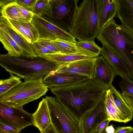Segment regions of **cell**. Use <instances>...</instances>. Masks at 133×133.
Segmentation results:
<instances>
[{
  "mask_svg": "<svg viewBox=\"0 0 133 133\" xmlns=\"http://www.w3.org/2000/svg\"><path fill=\"white\" fill-rule=\"evenodd\" d=\"M42 78L25 81L8 93L0 97V103L16 108L23 106L45 95L48 88Z\"/></svg>",
  "mask_w": 133,
  "mask_h": 133,
  "instance_id": "5b68a950",
  "label": "cell"
},
{
  "mask_svg": "<svg viewBox=\"0 0 133 133\" xmlns=\"http://www.w3.org/2000/svg\"><path fill=\"white\" fill-rule=\"evenodd\" d=\"M97 13L100 30L116 15V0H98Z\"/></svg>",
  "mask_w": 133,
  "mask_h": 133,
  "instance_id": "e0dca14e",
  "label": "cell"
},
{
  "mask_svg": "<svg viewBox=\"0 0 133 133\" xmlns=\"http://www.w3.org/2000/svg\"><path fill=\"white\" fill-rule=\"evenodd\" d=\"M31 22L38 31L39 39L52 41L58 39L74 42L77 41L69 32L59 28L42 16L34 14Z\"/></svg>",
  "mask_w": 133,
  "mask_h": 133,
  "instance_id": "ba28073f",
  "label": "cell"
},
{
  "mask_svg": "<svg viewBox=\"0 0 133 133\" xmlns=\"http://www.w3.org/2000/svg\"><path fill=\"white\" fill-rule=\"evenodd\" d=\"M96 57L61 64L54 72L87 76L93 77Z\"/></svg>",
  "mask_w": 133,
  "mask_h": 133,
  "instance_id": "30bf717a",
  "label": "cell"
},
{
  "mask_svg": "<svg viewBox=\"0 0 133 133\" xmlns=\"http://www.w3.org/2000/svg\"><path fill=\"white\" fill-rule=\"evenodd\" d=\"M102 44L100 54L110 65L117 75L121 77H129L128 69L124 62L120 57L110 48L107 45Z\"/></svg>",
  "mask_w": 133,
  "mask_h": 133,
  "instance_id": "2e32d148",
  "label": "cell"
},
{
  "mask_svg": "<svg viewBox=\"0 0 133 133\" xmlns=\"http://www.w3.org/2000/svg\"><path fill=\"white\" fill-rule=\"evenodd\" d=\"M94 40L78 41L75 42L81 54L91 58L96 57L100 54L101 48L96 44Z\"/></svg>",
  "mask_w": 133,
  "mask_h": 133,
  "instance_id": "44dd1931",
  "label": "cell"
},
{
  "mask_svg": "<svg viewBox=\"0 0 133 133\" xmlns=\"http://www.w3.org/2000/svg\"><path fill=\"white\" fill-rule=\"evenodd\" d=\"M105 98L101 99L82 120L81 123L82 133H93L101 122L107 119L104 106Z\"/></svg>",
  "mask_w": 133,
  "mask_h": 133,
  "instance_id": "7c38bea8",
  "label": "cell"
},
{
  "mask_svg": "<svg viewBox=\"0 0 133 133\" xmlns=\"http://www.w3.org/2000/svg\"><path fill=\"white\" fill-rule=\"evenodd\" d=\"M31 44L33 50L37 57L44 54H55L53 52L40 45L37 42Z\"/></svg>",
  "mask_w": 133,
  "mask_h": 133,
  "instance_id": "f546056e",
  "label": "cell"
},
{
  "mask_svg": "<svg viewBox=\"0 0 133 133\" xmlns=\"http://www.w3.org/2000/svg\"><path fill=\"white\" fill-rule=\"evenodd\" d=\"M0 121L9 124L20 132L24 128L33 125L32 114L23 108H16L0 103Z\"/></svg>",
  "mask_w": 133,
  "mask_h": 133,
  "instance_id": "9c48e42d",
  "label": "cell"
},
{
  "mask_svg": "<svg viewBox=\"0 0 133 133\" xmlns=\"http://www.w3.org/2000/svg\"><path fill=\"white\" fill-rule=\"evenodd\" d=\"M123 98L133 112V96L125 92L121 94Z\"/></svg>",
  "mask_w": 133,
  "mask_h": 133,
  "instance_id": "d590c367",
  "label": "cell"
},
{
  "mask_svg": "<svg viewBox=\"0 0 133 133\" xmlns=\"http://www.w3.org/2000/svg\"><path fill=\"white\" fill-rule=\"evenodd\" d=\"M50 1L49 0H37L31 11L34 14L48 16L50 13Z\"/></svg>",
  "mask_w": 133,
  "mask_h": 133,
  "instance_id": "83f0119b",
  "label": "cell"
},
{
  "mask_svg": "<svg viewBox=\"0 0 133 133\" xmlns=\"http://www.w3.org/2000/svg\"><path fill=\"white\" fill-rule=\"evenodd\" d=\"M108 89L90 78L72 85L50 89L56 100L81 123L85 115L105 97Z\"/></svg>",
  "mask_w": 133,
  "mask_h": 133,
  "instance_id": "6da1fadb",
  "label": "cell"
},
{
  "mask_svg": "<svg viewBox=\"0 0 133 133\" xmlns=\"http://www.w3.org/2000/svg\"><path fill=\"white\" fill-rule=\"evenodd\" d=\"M115 133H133V128L131 126L117 127Z\"/></svg>",
  "mask_w": 133,
  "mask_h": 133,
  "instance_id": "8d00e7d4",
  "label": "cell"
},
{
  "mask_svg": "<svg viewBox=\"0 0 133 133\" xmlns=\"http://www.w3.org/2000/svg\"><path fill=\"white\" fill-rule=\"evenodd\" d=\"M61 64L40 56L14 57L8 54L0 55L1 66L9 73L15 74L24 81L43 78Z\"/></svg>",
  "mask_w": 133,
  "mask_h": 133,
  "instance_id": "7a4b0ae2",
  "label": "cell"
},
{
  "mask_svg": "<svg viewBox=\"0 0 133 133\" xmlns=\"http://www.w3.org/2000/svg\"><path fill=\"white\" fill-rule=\"evenodd\" d=\"M1 12L2 16L9 19L24 23L31 22L24 17L19 12L14 2L1 7Z\"/></svg>",
  "mask_w": 133,
  "mask_h": 133,
  "instance_id": "d4e9b609",
  "label": "cell"
},
{
  "mask_svg": "<svg viewBox=\"0 0 133 133\" xmlns=\"http://www.w3.org/2000/svg\"><path fill=\"white\" fill-rule=\"evenodd\" d=\"M51 41L59 51L60 54H81L75 42L58 39Z\"/></svg>",
  "mask_w": 133,
  "mask_h": 133,
  "instance_id": "484cf974",
  "label": "cell"
},
{
  "mask_svg": "<svg viewBox=\"0 0 133 133\" xmlns=\"http://www.w3.org/2000/svg\"><path fill=\"white\" fill-rule=\"evenodd\" d=\"M117 74L113 68L102 56L96 57L94 73L92 78L96 82L108 89Z\"/></svg>",
  "mask_w": 133,
  "mask_h": 133,
  "instance_id": "8fae6325",
  "label": "cell"
},
{
  "mask_svg": "<svg viewBox=\"0 0 133 133\" xmlns=\"http://www.w3.org/2000/svg\"><path fill=\"white\" fill-rule=\"evenodd\" d=\"M0 28L8 34L22 49V55L29 57H37L32 47L20 34L12 27L8 20L2 15L0 17Z\"/></svg>",
  "mask_w": 133,
  "mask_h": 133,
  "instance_id": "5bb4252c",
  "label": "cell"
},
{
  "mask_svg": "<svg viewBox=\"0 0 133 133\" xmlns=\"http://www.w3.org/2000/svg\"><path fill=\"white\" fill-rule=\"evenodd\" d=\"M110 121L106 119L101 122L96 128L93 133H103L105 132V129L108 125Z\"/></svg>",
  "mask_w": 133,
  "mask_h": 133,
  "instance_id": "e575fe53",
  "label": "cell"
},
{
  "mask_svg": "<svg viewBox=\"0 0 133 133\" xmlns=\"http://www.w3.org/2000/svg\"><path fill=\"white\" fill-rule=\"evenodd\" d=\"M96 38L120 57L128 69V77L133 80V33L116 24L113 18L100 30Z\"/></svg>",
  "mask_w": 133,
  "mask_h": 133,
  "instance_id": "3957f363",
  "label": "cell"
},
{
  "mask_svg": "<svg viewBox=\"0 0 133 133\" xmlns=\"http://www.w3.org/2000/svg\"><path fill=\"white\" fill-rule=\"evenodd\" d=\"M116 15L123 26L133 33V0H116Z\"/></svg>",
  "mask_w": 133,
  "mask_h": 133,
  "instance_id": "ac0fdd59",
  "label": "cell"
},
{
  "mask_svg": "<svg viewBox=\"0 0 133 133\" xmlns=\"http://www.w3.org/2000/svg\"><path fill=\"white\" fill-rule=\"evenodd\" d=\"M115 129L113 124L108 125L105 128V132L107 133H115Z\"/></svg>",
  "mask_w": 133,
  "mask_h": 133,
  "instance_id": "74e56055",
  "label": "cell"
},
{
  "mask_svg": "<svg viewBox=\"0 0 133 133\" xmlns=\"http://www.w3.org/2000/svg\"><path fill=\"white\" fill-rule=\"evenodd\" d=\"M104 104L108 120L110 121H112L124 123L128 122L116 106L109 88L107 91Z\"/></svg>",
  "mask_w": 133,
  "mask_h": 133,
  "instance_id": "ffe728a7",
  "label": "cell"
},
{
  "mask_svg": "<svg viewBox=\"0 0 133 133\" xmlns=\"http://www.w3.org/2000/svg\"><path fill=\"white\" fill-rule=\"evenodd\" d=\"M9 74L10 75L9 78L0 80V97L8 93L22 82L20 77L15 76L12 73Z\"/></svg>",
  "mask_w": 133,
  "mask_h": 133,
  "instance_id": "4316f807",
  "label": "cell"
},
{
  "mask_svg": "<svg viewBox=\"0 0 133 133\" xmlns=\"http://www.w3.org/2000/svg\"><path fill=\"white\" fill-rule=\"evenodd\" d=\"M49 0L50 1L51 0Z\"/></svg>",
  "mask_w": 133,
  "mask_h": 133,
  "instance_id": "ab89813d",
  "label": "cell"
},
{
  "mask_svg": "<svg viewBox=\"0 0 133 133\" xmlns=\"http://www.w3.org/2000/svg\"><path fill=\"white\" fill-rule=\"evenodd\" d=\"M45 98L56 133H82L80 121L55 97L46 96Z\"/></svg>",
  "mask_w": 133,
  "mask_h": 133,
  "instance_id": "8992f818",
  "label": "cell"
},
{
  "mask_svg": "<svg viewBox=\"0 0 133 133\" xmlns=\"http://www.w3.org/2000/svg\"><path fill=\"white\" fill-rule=\"evenodd\" d=\"M0 40L10 56L18 57L23 55L22 49L8 34L1 28Z\"/></svg>",
  "mask_w": 133,
  "mask_h": 133,
  "instance_id": "7402d4cb",
  "label": "cell"
},
{
  "mask_svg": "<svg viewBox=\"0 0 133 133\" xmlns=\"http://www.w3.org/2000/svg\"><path fill=\"white\" fill-rule=\"evenodd\" d=\"M15 4L17 9L22 16L31 22L34 15L32 12L31 10L25 8L16 3Z\"/></svg>",
  "mask_w": 133,
  "mask_h": 133,
  "instance_id": "d6a6232c",
  "label": "cell"
},
{
  "mask_svg": "<svg viewBox=\"0 0 133 133\" xmlns=\"http://www.w3.org/2000/svg\"><path fill=\"white\" fill-rule=\"evenodd\" d=\"M97 1L83 0L78 7L69 32L78 41L94 40L99 32Z\"/></svg>",
  "mask_w": 133,
  "mask_h": 133,
  "instance_id": "277c9868",
  "label": "cell"
},
{
  "mask_svg": "<svg viewBox=\"0 0 133 133\" xmlns=\"http://www.w3.org/2000/svg\"><path fill=\"white\" fill-rule=\"evenodd\" d=\"M119 85L122 92H125L133 96V81L127 76L121 77Z\"/></svg>",
  "mask_w": 133,
  "mask_h": 133,
  "instance_id": "f1b7e54d",
  "label": "cell"
},
{
  "mask_svg": "<svg viewBox=\"0 0 133 133\" xmlns=\"http://www.w3.org/2000/svg\"><path fill=\"white\" fill-rule=\"evenodd\" d=\"M17 129L12 125L0 121V133H19Z\"/></svg>",
  "mask_w": 133,
  "mask_h": 133,
  "instance_id": "1f68e13d",
  "label": "cell"
},
{
  "mask_svg": "<svg viewBox=\"0 0 133 133\" xmlns=\"http://www.w3.org/2000/svg\"><path fill=\"white\" fill-rule=\"evenodd\" d=\"M78 1L77 0H51L50 13L47 20L69 32L78 9Z\"/></svg>",
  "mask_w": 133,
  "mask_h": 133,
  "instance_id": "52a82bcc",
  "label": "cell"
},
{
  "mask_svg": "<svg viewBox=\"0 0 133 133\" xmlns=\"http://www.w3.org/2000/svg\"><path fill=\"white\" fill-rule=\"evenodd\" d=\"M15 0H0L1 8L9 3L12 2Z\"/></svg>",
  "mask_w": 133,
  "mask_h": 133,
  "instance_id": "f35d334b",
  "label": "cell"
},
{
  "mask_svg": "<svg viewBox=\"0 0 133 133\" xmlns=\"http://www.w3.org/2000/svg\"><path fill=\"white\" fill-rule=\"evenodd\" d=\"M33 125L41 133H47L51 126L50 117L46 99L42 98L38 104L36 111L33 114Z\"/></svg>",
  "mask_w": 133,
  "mask_h": 133,
  "instance_id": "9a60e30c",
  "label": "cell"
},
{
  "mask_svg": "<svg viewBox=\"0 0 133 133\" xmlns=\"http://www.w3.org/2000/svg\"><path fill=\"white\" fill-rule=\"evenodd\" d=\"M7 19L13 28L29 43L32 44L39 39L38 31L31 22L24 23L9 19Z\"/></svg>",
  "mask_w": 133,
  "mask_h": 133,
  "instance_id": "d6986e66",
  "label": "cell"
},
{
  "mask_svg": "<svg viewBox=\"0 0 133 133\" xmlns=\"http://www.w3.org/2000/svg\"><path fill=\"white\" fill-rule=\"evenodd\" d=\"M116 106L128 122L133 118V112L121 94L112 85L109 88Z\"/></svg>",
  "mask_w": 133,
  "mask_h": 133,
  "instance_id": "603a6c76",
  "label": "cell"
},
{
  "mask_svg": "<svg viewBox=\"0 0 133 133\" xmlns=\"http://www.w3.org/2000/svg\"><path fill=\"white\" fill-rule=\"evenodd\" d=\"M37 42L40 45L54 52L55 54H60L59 51L54 44L51 41L40 39H39Z\"/></svg>",
  "mask_w": 133,
  "mask_h": 133,
  "instance_id": "4dcf8cb0",
  "label": "cell"
},
{
  "mask_svg": "<svg viewBox=\"0 0 133 133\" xmlns=\"http://www.w3.org/2000/svg\"><path fill=\"white\" fill-rule=\"evenodd\" d=\"M40 57L61 64L91 58L81 54H44Z\"/></svg>",
  "mask_w": 133,
  "mask_h": 133,
  "instance_id": "cb8c5ba5",
  "label": "cell"
},
{
  "mask_svg": "<svg viewBox=\"0 0 133 133\" xmlns=\"http://www.w3.org/2000/svg\"><path fill=\"white\" fill-rule=\"evenodd\" d=\"M37 1V0H15L14 2L17 4L31 10Z\"/></svg>",
  "mask_w": 133,
  "mask_h": 133,
  "instance_id": "836d02e7",
  "label": "cell"
},
{
  "mask_svg": "<svg viewBox=\"0 0 133 133\" xmlns=\"http://www.w3.org/2000/svg\"><path fill=\"white\" fill-rule=\"evenodd\" d=\"M90 78L87 76L55 72L53 71L45 75L43 78L42 81L44 85L50 89L72 85Z\"/></svg>",
  "mask_w": 133,
  "mask_h": 133,
  "instance_id": "4fadbf2b",
  "label": "cell"
}]
</instances>
